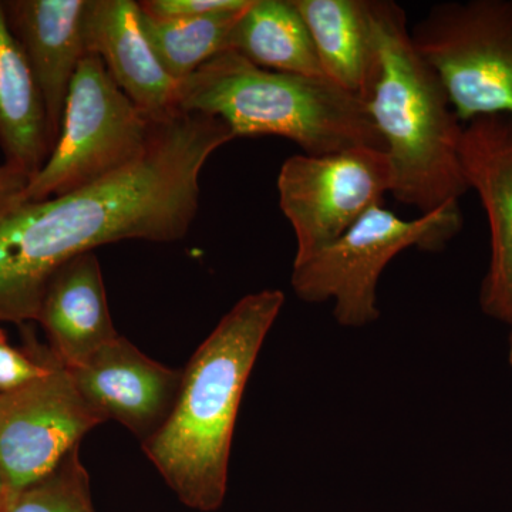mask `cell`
Segmentation results:
<instances>
[{
	"mask_svg": "<svg viewBox=\"0 0 512 512\" xmlns=\"http://www.w3.org/2000/svg\"><path fill=\"white\" fill-rule=\"evenodd\" d=\"M36 319L49 335L53 356L67 369L82 365L119 336L93 252L57 269L47 282Z\"/></svg>",
	"mask_w": 512,
	"mask_h": 512,
	"instance_id": "14",
	"label": "cell"
},
{
	"mask_svg": "<svg viewBox=\"0 0 512 512\" xmlns=\"http://www.w3.org/2000/svg\"><path fill=\"white\" fill-rule=\"evenodd\" d=\"M177 109L224 121L235 138H288L308 156L384 144L366 104L325 77L274 72L222 52L180 82Z\"/></svg>",
	"mask_w": 512,
	"mask_h": 512,
	"instance_id": "4",
	"label": "cell"
},
{
	"mask_svg": "<svg viewBox=\"0 0 512 512\" xmlns=\"http://www.w3.org/2000/svg\"><path fill=\"white\" fill-rule=\"evenodd\" d=\"M2 512H93L89 476L80 460L79 447L39 483L18 493H9Z\"/></svg>",
	"mask_w": 512,
	"mask_h": 512,
	"instance_id": "19",
	"label": "cell"
},
{
	"mask_svg": "<svg viewBox=\"0 0 512 512\" xmlns=\"http://www.w3.org/2000/svg\"><path fill=\"white\" fill-rule=\"evenodd\" d=\"M227 50L262 69L325 77L293 0H251L229 33Z\"/></svg>",
	"mask_w": 512,
	"mask_h": 512,
	"instance_id": "17",
	"label": "cell"
},
{
	"mask_svg": "<svg viewBox=\"0 0 512 512\" xmlns=\"http://www.w3.org/2000/svg\"><path fill=\"white\" fill-rule=\"evenodd\" d=\"M511 325V335H510V363H511V366H512V322L510 323Z\"/></svg>",
	"mask_w": 512,
	"mask_h": 512,
	"instance_id": "24",
	"label": "cell"
},
{
	"mask_svg": "<svg viewBox=\"0 0 512 512\" xmlns=\"http://www.w3.org/2000/svg\"><path fill=\"white\" fill-rule=\"evenodd\" d=\"M50 362H35L0 338V393L12 392L45 375Z\"/></svg>",
	"mask_w": 512,
	"mask_h": 512,
	"instance_id": "21",
	"label": "cell"
},
{
	"mask_svg": "<svg viewBox=\"0 0 512 512\" xmlns=\"http://www.w3.org/2000/svg\"><path fill=\"white\" fill-rule=\"evenodd\" d=\"M104 421L55 356L45 375L0 393V477L9 493L49 476Z\"/></svg>",
	"mask_w": 512,
	"mask_h": 512,
	"instance_id": "9",
	"label": "cell"
},
{
	"mask_svg": "<svg viewBox=\"0 0 512 512\" xmlns=\"http://www.w3.org/2000/svg\"><path fill=\"white\" fill-rule=\"evenodd\" d=\"M410 36L458 120L512 116V0L434 5Z\"/></svg>",
	"mask_w": 512,
	"mask_h": 512,
	"instance_id": "7",
	"label": "cell"
},
{
	"mask_svg": "<svg viewBox=\"0 0 512 512\" xmlns=\"http://www.w3.org/2000/svg\"><path fill=\"white\" fill-rule=\"evenodd\" d=\"M67 370L104 420L119 421L143 440L168 416L181 383V373L150 359L120 335Z\"/></svg>",
	"mask_w": 512,
	"mask_h": 512,
	"instance_id": "11",
	"label": "cell"
},
{
	"mask_svg": "<svg viewBox=\"0 0 512 512\" xmlns=\"http://www.w3.org/2000/svg\"><path fill=\"white\" fill-rule=\"evenodd\" d=\"M248 6L204 18L174 22L148 18L140 10L141 28L165 72L177 82H183L205 63L225 52L229 33Z\"/></svg>",
	"mask_w": 512,
	"mask_h": 512,
	"instance_id": "18",
	"label": "cell"
},
{
	"mask_svg": "<svg viewBox=\"0 0 512 512\" xmlns=\"http://www.w3.org/2000/svg\"><path fill=\"white\" fill-rule=\"evenodd\" d=\"M461 160L468 188L477 192L490 225L491 259L481 306L512 322V116L478 117L464 127Z\"/></svg>",
	"mask_w": 512,
	"mask_h": 512,
	"instance_id": "10",
	"label": "cell"
},
{
	"mask_svg": "<svg viewBox=\"0 0 512 512\" xmlns=\"http://www.w3.org/2000/svg\"><path fill=\"white\" fill-rule=\"evenodd\" d=\"M86 5L87 0H3L9 28L45 104L53 146L74 74L89 55L84 39Z\"/></svg>",
	"mask_w": 512,
	"mask_h": 512,
	"instance_id": "12",
	"label": "cell"
},
{
	"mask_svg": "<svg viewBox=\"0 0 512 512\" xmlns=\"http://www.w3.org/2000/svg\"><path fill=\"white\" fill-rule=\"evenodd\" d=\"M376 67L365 104L384 144L396 201L421 215L458 204L468 188L464 127L436 72L421 59L402 6L372 0Z\"/></svg>",
	"mask_w": 512,
	"mask_h": 512,
	"instance_id": "3",
	"label": "cell"
},
{
	"mask_svg": "<svg viewBox=\"0 0 512 512\" xmlns=\"http://www.w3.org/2000/svg\"><path fill=\"white\" fill-rule=\"evenodd\" d=\"M390 188L389 160L379 148L288 158L279 171L278 192L281 210L295 232L293 264H301L342 237L382 204Z\"/></svg>",
	"mask_w": 512,
	"mask_h": 512,
	"instance_id": "8",
	"label": "cell"
},
{
	"mask_svg": "<svg viewBox=\"0 0 512 512\" xmlns=\"http://www.w3.org/2000/svg\"><path fill=\"white\" fill-rule=\"evenodd\" d=\"M52 148L45 104L0 0V150L6 164L33 177Z\"/></svg>",
	"mask_w": 512,
	"mask_h": 512,
	"instance_id": "16",
	"label": "cell"
},
{
	"mask_svg": "<svg viewBox=\"0 0 512 512\" xmlns=\"http://www.w3.org/2000/svg\"><path fill=\"white\" fill-rule=\"evenodd\" d=\"M308 26L323 74L365 103L377 47L372 0H293Z\"/></svg>",
	"mask_w": 512,
	"mask_h": 512,
	"instance_id": "15",
	"label": "cell"
},
{
	"mask_svg": "<svg viewBox=\"0 0 512 512\" xmlns=\"http://www.w3.org/2000/svg\"><path fill=\"white\" fill-rule=\"evenodd\" d=\"M232 140L217 117L177 110L158 121L134 163L10 210L0 220V320L36 319L47 282L76 256L126 239H183L200 207L201 171Z\"/></svg>",
	"mask_w": 512,
	"mask_h": 512,
	"instance_id": "1",
	"label": "cell"
},
{
	"mask_svg": "<svg viewBox=\"0 0 512 512\" xmlns=\"http://www.w3.org/2000/svg\"><path fill=\"white\" fill-rule=\"evenodd\" d=\"M284 303L278 289L235 303L192 355L170 413L144 440L148 460L192 508L217 510L224 501L245 386Z\"/></svg>",
	"mask_w": 512,
	"mask_h": 512,
	"instance_id": "2",
	"label": "cell"
},
{
	"mask_svg": "<svg viewBox=\"0 0 512 512\" xmlns=\"http://www.w3.org/2000/svg\"><path fill=\"white\" fill-rule=\"evenodd\" d=\"M160 120L124 94L99 57L87 55L74 74L55 146L30 178L25 202L69 194L134 163Z\"/></svg>",
	"mask_w": 512,
	"mask_h": 512,
	"instance_id": "5",
	"label": "cell"
},
{
	"mask_svg": "<svg viewBox=\"0 0 512 512\" xmlns=\"http://www.w3.org/2000/svg\"><path fill=\"white\" fill-rule=\"evenodd\" d=\"M251 0H144L138 2L141 12L160 22L190 20L244 9Z\"/></svg>",
	"mask_w": 512,
	"mask_h": 512,
	"instance_id": "20",
	"label": "cell"
},
{
	"mask_svg": "<svg viewBox=\"0 0 512 512\" xmlns=\"http://www.w3.org/2000/svg\"><path fill=\"white\" fill-rule=\"evenodd\" d=\"M3 336L5 335H3L2 329H0V338H3Z\"/></svg>",
	"mask_w": 512,
	"mask_h": 512,
	"instance_id": "25",
	"label": "cell"
},
{
	"mask_svg": "<svg viewBox=\"0 0 512 512\" xmlns=\"http://www.w3.org/2000/svg\"><path fill=\"white\" fill-rule=\"evenodd\" d=\"M9 491L8 488H6L5 483H3L2 477H0V505L3 504V501L6 500V497H8Z\"/></svg>",
	"mask_w": 512,
	"mask_h": 512,
	"instance_id": "23",
	"label": "cell"
},
{
	"mask_svg": "<svg viewBox=\"0 0 512 512\" xmlns=\"http://www.w3.org/2000/svg\"><path fill=\"white\" fill-rule=\"evenodd\" d=\"M133 0H87L84 39L127 97L157 119L177 111L178 87L157 59Z\"/></svg>",
	"mask_w": 512,
	"mask_h": 512,
	"instance_id": "13",
	"label": "cell"
},
{
	"mask_svg": "<svg viewBox=\"0 0 512 512\" xmlns=\"http://www.w3.org/2000/svg\"><path fill=\"white\" fill-rule=\"evenodd\" d=\"M32 175L22 168L0 165V220L13 208L25 202V191Z\"/></svg>",
	"mask_w": 512,
	"mask_h": 512,
	"instance_id": "22",
	"label": "cell"
},
{
	"mask_svg": "<svg viewBox=\"0 0 512 512\" xmlns=\"http://www.w3.org/2000/svg\"><path fill=\"white\" fill-rule=\"evenodd\" d=\"M463 225L460 205L403 220L376 205L342 237L311 258L293 264V292L308 303L335 302L339 325L362 328L379 318L377 285L387 265L404 249L440 251Z\"/></svg>",
	"mask_w": 512,
	"mask_h": 512,
	"instance_id": "6",
	"label": "cell"
}]
</instances>
